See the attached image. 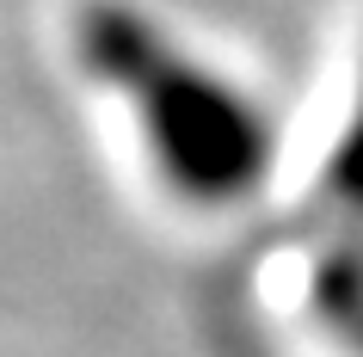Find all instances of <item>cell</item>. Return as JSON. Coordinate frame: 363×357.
I'll return each instance as SVG.
<instances>
[{"mask_svg": "<svg viewBox=\"0 0 363 357\" xmlns=\"http://www.w3.org/2000/svg\"><path fill=\"white\" fill-rule=\"evenodd\" d=\"M80 62L99 80H111L130 99V111H142L154 160L179 191L222 204L228 191H247L265 172L271 136L247 93H234L228 80L179 56L142 13L93 0L80 13Z\"/></svg>", "mask_w": 363, "mask_h": 357, "instance_id": "cell-1", "label": "cell"}, {"mask_svg": "<svg viewBox=\"0 0 363 357\" xmlns=\"http://www.w3.org/2000/svg\"><path fill=\"white\" fill-rule=\"evenodd\" d=\"M339 179L351 191L363 197V105H357V117H351V136H345V154H339Z\"/></svg>", "mask_w": 363, "mask_h": 357, "instance_id": "cell-2", "label": "cell"}]
</instances>
